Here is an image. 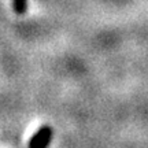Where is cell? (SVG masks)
Instances as JSON below:
<instances>
[{
    "instance_id": "6da1fadb",
    "label": "cell",
    "mask_w": 148,
    "mask_h": 148,
    "mask_svg": "<svg viewBox=\"0 0 148 148\" xmlns=\"http://www.w3.org/2000/svg\"><path fill=\"white\" fill-rule=\"evenodd\" d=\"M52 127L44 125L32 136L30 141H29V148H48L52 141Z\"/></svg>"
},
{
    "instance_id": "7a4b0ae2",
    "label": "cell",
    "mask_w": 148,
    "mask_h": 148,
    "mask_svg": "<svg viewBox=\"0 0 148 148\" xmlns=\"http://www.w3.org/2000/svg\"><path fill=\"white\" fill-rule=\"evenodd\" d=\"M12 7L18 15H23L27 10V0H12Z\"/></svg>"
}]
</instances>
